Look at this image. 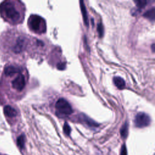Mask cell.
Instances as JSON below:
<instances>
[{"label":"cell","instance_id":"cell-9","mask_svg":"<svg viewBox=\"0 0 155 155\" xmlns=\"http://www.w3.org/2000/svg\"><path fill=\"white\" fill-rule=\"evenodd\" d=\"M144 16L146 18L149 19L151 21H154L155 19V8L152 7L151 9L149 10L144 14Z\"/></svg>","mask_w":155,"mask_h":155},{"label":"cell","instance_id":"cell-7","mask_svg":"<svg viewBox=\"0 0 155 155\" xmlns=\"http://www.w3.org/2000/svg\"><path fill=\"white\" fill-rule=\"evenodd\" d=\"M80 6H81V12L82 13V16H83L84 22L85 23V25L87 27H89V20H88L87 12V11H86V8H85V7L84 6V2L82 1H80Z\"/></svg>","mask_w":155,"mask_h":155},{"label":"cell","instance_id":"cell-4","mask_svg":"<svg viewBox=\"0 0 155 155\" xmlns=\"http://www.w3.org/2000/svg\"><path fill=\"white\" fill-rule=\"evenodd\" d=\"M150 121V118L147 114L140 112L136 115L134 119V124L135 127L137 128H144L149 125Z\"/></svg>","mask_w":155,"mask_h":155},{"label":"cell","instance_id":"cell-12","mask_svg":"<svg viewBox=\"0 0 155 155\" xmlns=\"http://www.w3.org/2000/svg\"><path fill=\"white\" fill-rule=\"evenodd\" d=\"M135 3L136 4L137 6L139 7V8H142L145 7L147 5L148 1L146 0H137V1H135Z\"/></svg>","mask_w":155,"mask_h":155},{"label":"cell","instance_id":"cell-16","mask_svg":"<svg viewBox=\"0 0 155 155\" xmlns=\"http://www.w3.org/2000/svg\"><path fill=\"white\" fill-rule=\"evenodd\" d=\"M57 67L59 70H64L66 68V64L65 63H59L57 65Z\"/></svg>","mask_w":155,"mask_h":155},{"label":"cell","instance_id":"cell-17","mask_svg":"<svg viewBox=\"0 0 155 155\" xmlns=\"http://www.w3.org/2000/svg\"><path fill=\"white\" fill-rule=\"evenodd\" d=\"M152 47L153 51V52H154V43L152 44V47Z\"/></svg>","mask_w":155,"mask_h":155},{"label":"cell","instance_id":"cell-8","mask_svg":"<svg viewBox=\"0 0 155 155\" xmlns=\"http://www.w3.org/2000/svg\"><path fill=\"white\" fill-rule=\"evenodd\" d=\"M113 82L115 85L119 89H123L125 87V82L124 79L119 76L115 77L113 78Z\"/></svg>","mask_w":155,"mask_h":155},{"label":"cell","instance_id":"cell-14","mask_svg":"<svg viewBox=\"0 0 155 155\" xmlns=\"http://www.w3.org/2000/svg\"><path fill=\"white\" fill-rule=\"evenodd\" d=\"M97 30H98V32L99 33V37H103V35H104V27H103L102 25V24L101 23H99L98 24V27H97Z\"/></svg>","mask_w":155,"mask_h":155},{"label":"cell","instance_id":"cell-15","mask_svg":"<svg viewBox=\"0 0 155 155\" xmlns=\"http://www.w3.org/2000/svg\"><path fill=\"white\" fill-rule=\"evenodd\" d=\"M120 155H127V150L125 144H123L121 147V150H120Z\"/></svg>","mask_w":155,"mask_h":155},{"label":"cell","instance_id":"cell-6","mask_svg":"<svg viewBox=\"0 0 155 155\" xmlns=\"http://www.w3.org/2000/svg\"><path fill=\"white\" fill-rule=\"evenodd\" d=\"M80 119L81 120L82 122L84 123L85 124H87L88 126L91 127H97L99 126V124L94 122L93 120L90 119L87 116H86L84 114H81L80 116Z\"/></svg>","mask_w":155,"mask_h":155},{"label":"cell","instance_id":"cell-11","mask_svg":"<svg viewBox=\"0 0 155 155\" xmlns=\"http://www.w3.org/2000/svg\"><path fill=\"white\" fill-rule=\"evenodd\" d=\"M25 137L24 135H20L18 138H17L16 142H17V145L18 146V147L20 149H23L25 145Z\"/></svg>","mask_w":155,"mask_h":155},{"label":"cell","instance_id":"cell-3","mask_svg":"<svg viewBox=\"0 0 155 155\" xmlns=\"http://www.w3.org/2000/svg\"><path fill=\"white\" fill-rule=\"evenodd\" d=\"M56 115L59 116H65L71 115L73 113L72 106L65 99H59L55 105Z\"/></svg>","mask_w":155,"mask_h":155},{"label":"cell","instance_id":"cell-5","mask_svg":"<svg viewBox=\"0 0 155 155\" xmlns=\"http://www.w3.org/2000/svg\"><path fill=\"white\" fill-rule=\"evenodd\" d=\"M4 114L7 118L12 119L17 116L18 112L14 107L11 106H6L4 108Z\"/></svg>","mask_w":155,"mask_h":155},{"label":"cell","instance_id":"cell-13","mask_svg":"<svg viewBox=\"0 0 155 155\" xmlns=\"http://www.w3.org/2000/svg\"><path fill=\"white\" fill-rule=\"evenodd\" d=\"M63 130H64V132L65 133L66 135H67L68 136L70 135V132H71V128L69 126V125L68 124V123H65V124L63 126Z\"/></svg>","mask_w":155,"mask_h":155},{"label":"cell","instance_id":"cell-2","mask_svg":"<svg viewBox=\"0 0 155 155\" xmlns=\"http://www.w3.org/2000/svg\"><path fill=\"white\" fill-rule=\"evenodd\" d=\"M28 25L30 29L35 33H43L46 29L44 20L37 15H32L30 16Z\"/></svg>","mask_w":155,"mask_h":155},{"label":"cell","instance_id":"cell-10","mask_svg":"<svg viewBox=\"0 0 155 155\" xmlns=\"http://www.w3.org/2000/svg\"><path fill=\"white\" fill-rule=\"evenodd\" d=\"M120 136H121L124 139L126 138V137H127L128 133V124L127 122L125 123V124L123 125L121 128H120Z\"/></svg>","mask_w":155,"mask_h":155},{"label":"cell","instance_id":"cell-1","mask_svg":"<svg viewBox=\"0 0 155 155\" xmlns=\"http://www.w3.org/2000/svg\"><path fill=\"white\" fill-rule=\"evenodd\" d=\"M23 15L20 1H4L0 4V16L8 23L15 25L21 23Z\"/></svg>","mask_w":155,"mask_h":155}]
</instances>
